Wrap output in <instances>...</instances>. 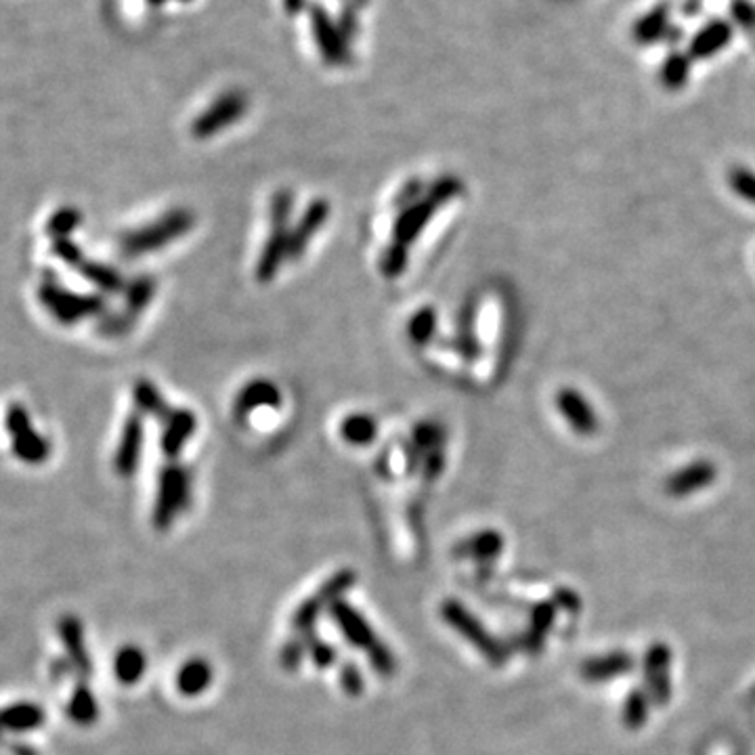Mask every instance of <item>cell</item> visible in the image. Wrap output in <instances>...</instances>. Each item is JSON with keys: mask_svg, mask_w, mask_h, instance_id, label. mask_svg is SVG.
Returning a JSON list of instances; mask_svg holds the SVG:
<instances>
[{"mask_svg": "<svg viewBox=\"0 0 755 755\" xmlns=\"http://www.w3.org/2000/svg\"><path fill=\"white\" fill-rule=\"evenodd\" d=\"M5 428L11 437V452L19 462L36 466L49 460V441L32 426L30 413L22 403L9 405L5 413Z\"/></svg>", "mask_w": 755, "mask_h": 755, "instance_id": "cell-1", "label": "cell"}, {"mask_svg": "<svg viewBox=\"0 0 755 755\" xmlns=\"http://www.w3.org/2000/svg\"><path fill=\"white\" fill-rule=\"evenodd\" d=\"M38 298L43 307L64 325H74L86 317L97 315L104 309V301L97 296H84L76 292L64 290L57 283L45 282L38 290Z\"/></svg>", "mask_w": 755, "mask_h": 755, "instance_id": "cell-2", "label": "cell"}, {"mask_svg": "<svg viewBox=\"0 0 755 755\" xmlns=\"http://www.w3.org/2000/svg\"><path fill=\"white\" fill-rule=\"evenodd\" d=\"M189 223H192V219L183 213L174 216H164V219L158 223L147 224V227L133 231V233L122 237V250H124V254L128 256L145 254V252L164 246L173 237L187 231Z\"/></svg>", "mask_w": 755, "mask_h": 755, "instance_id": "cell-3", "label": "cell"}, {"mask_svg": "<svg viewBox=\"0 0 755 755\" xmlns=\"http://www.w3.org/2000/svg\"><path fill=\"white\" fill-rule=\"evenodd\" d=\"M45 722L46 713L38 703L19 700V703L0 707V734L34 732L38 728H43Z\"/></svg>", "mask_w": 755, "mask_h": 755, "instance_id": "cell-4", "label": "cell"}, {"mask_svg": "<svg viewBox=\"0 0 755 755\" xmlns=\"http://www.w3.org/2000/svg\"><path fill=\"white\" fill-rule=\"evenodd\" d=\"M187 476L183 472L162 474L158 506H155V522L160 527H166L173 514L183 506V500H187Z\"/></svg>", "mask_w": 755, "mask_h": 755, "instance_id": "cell-5", "label": "cell"}, {"mask_svg": "<svg viewBox=\"0 0 755 755\" xmlns=\"http://www.w3.org/2000/svg\"><path fill=\"white\" fill-rule=\"evenodd\" d=\"M732 40V25L724 22V19H713L707 25H703L692 38L689 55L692 59H710L718 55L720 51L728 46Z\"/></svg>", "mask_w": 755, "mask_h": 755, "instance_id": "cell-6", "label": "cell"}, {"mask_svg": "<svg viewBox=\"0 0 755 755\" xmlns=\"http://www.w3.org/2000/svg\"><path fill=\"white\" fill-rule=\"evenodd\" d=\"M57 630H59V638L65 646V652H67V657H70L74 668H76L80 673H84V676H91L93 668H91V659H88V652H86L83 623H80L74 615H64L59 619Z\"/></svg>", "mask_w": 755, "mask_h": 755, "instance_id": "cell-7", "label": "cell"}, {"mask_svg": "<svg viewBox=\"0 0 755 755\" xmlns=\"http://www.w3.org/2000/svg\"><path fill=\"white\" fill-rule=\"evenodd\" d=\"M670 28V6L657 5L638 17L634 25H631V38L638 45H652L659 43Z\"/></svg>", "mask_w": 755, "mask_h": 755, "instance_id": "cell-8", "label": "cell"}, {"mask_svg": "<svg viewBox=\"0 0 755 755\" xmlns=\"http://www.w3.org/2000/svg\"><path fill=\"white\" fill-rule=\"evenodd\" d=\"M141 441H143V431L139 418H131L126 422L124 431H122V441L118 445V452H115V472L122 476H128L134 472V466H137L139 452H141Z\"/></svg>", "mask_w": 755, "mask_h": 755, "instance_id": "cell-9", "label": "cell"}, {"mask_svg": "<svg viewBox=\"0 0 755 755\" xmlns=\"http://www.w3.org/2000/svg\"><path fill=\"white\" fill-rule=\"evenodd\" d=\"M114 671L120 682H137L143 676V671H145V657H143V652L139 649H134V646H126V649H122L118 655H115Z\"/></svg>", "mask_w": 755, "mask_h": 755, "instance_id": "cell-10", "label": "cell"}, {"mask_svg": "<svg viewBox=\"0 0 755 755\" xmlns=\"http://www.w3.org/2000/svg\"><path fill=\"white\" fill-rule=\"evenodd\" d=\"M67 716H70L78 726H91L99 716L97 700L91 695L86 686H78L67 703Z\"/></svg>", "mask_w": 755, "mask_h": 755, "instance_id": "cell-11", "label": "cell"}, {"mask_svg": "<svg viewBox=\"0 0 755 755\" xmlns=\"http://www.w3.org/2000/svg\"><path fill=\"white\" fill-rule=\"evenodd\" d=\"M195 426L194 416L189 412H176L173 418H170L166 431H164V437H162V447H164V452H168L170 455L176 453V449H179L185 441L189 439V434H192Z\"/></svg>", "mask_w": 755, "mask_h": 755, "instance_id": "cell-12", "label": "cell"}, {"mask_svg": "<svg viewBox=\"0 0 755 755\" xmlns=\"http://www.w3.org/2000/svg\"><path fill=\"white\" fill-rule=\"evenodd\" d=\"M690 76V55L684 53H671L661 65V80L665 88H682Z\"/></svg>", "mask_w": 755, "mask_h": 755, "instance_id": "cell-13", "label": "cell"}, {"mask_svg": "<svg viewBox=\"0 0 755 755\" xmlns=\"http://www.w3.org/2000/svg\"><path fill=\"white\" fill-rule=\"evenodd\" d=\"M80 273H83L88 282L105 292H115L122 288V277L115 273L114 269L105 267V264L101 263L83 261V264H80Z\"/></svg>", "mask_w": 755, "mask_h": 755, "instance_id": "cell-14", "label": "cell"}, {"mask_svg": "<svg viewBox=\"0 0 755 755\" xmlns=\"http://www.w3.org/2000/svg\"><path fill=\"white\" fill-rule=\"evenodd\" d=\"M208 682H210V668L204 661H194V663L185 665L179 676V689L181 692H185V695H195V692L204 690Z\"/></svg>", "mask_w": 755, "mask_h": 755, "instance_id": "cell-15", "label": "cell"}, {"mask_svg": "<svg viewBox=\"0 0 755 755\" xmlns=\"http://www.w3.org/2000/svg\"><path fill=\"white\" fill-rule=\"evenodd\" d=\"M80 224V213L74 208H61L57 210L55 214L49 219V224H46V231L55 237V240H65L67 235L72 233L74 229H76Z\"/></svg>", "mask_w": 755, "mask_h": 755, "instance_id": "cell-16", "label": "cell"}, {"mask_svg": "<svg viewBox=\"0 0 755 755\" xmlns=\"http://www.w3.org/2000/svg\"><path fill=\"white\" fill-rule=\"evenodd\" d=\"M344 434H346V439L353 441V443H365V441L372 439L373 424L367 418H353L346 422Z\"/></svg>", "mask_w": 755, "mask_h": 755, "instance_id": "cell-17", "label": "cell"}, {"mask_svg": "<svg viewBox=\"0 0 755 755\" xmlns=\"http://www.w3.org/2000/svg\"><path fill=\"white\" fill-rule=\"evenodd\" d=\"M53 254L59 256L61 261L67 264H76V267L83 264V252H80L76 243L70 242V237H65V240H55V243H53Z\"/></svg>", "mask_w": 755, "mask_h": 755, "instance_id": "cell-18", "label": "cell"}, {"mask_svg": "<svg viewBox=\"0 0 755 755\" xmlns=\"http://www.w3.org/2000/svg\"><path fill=\"white\" fill-rule=\"evenodd\" d=\"M732 15L739 24H743V25H750L755 22V9L751 5L743 3V0H737V3L732 5Z\"/></svg>", "mask_w": 755, "mask_h": 755, "instance_id": "cell-19", "label": "cell"}]
</instances>
